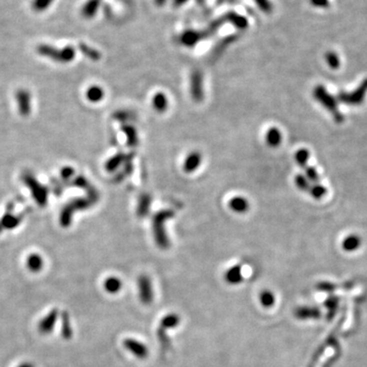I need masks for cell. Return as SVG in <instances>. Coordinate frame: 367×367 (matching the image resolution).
<instances>
[{"label":"cell","instance_id":"obj_1","mask_svg":"<svg viewBox=\"0 0 367 367\" xmlns=\"http://www.w3.org/2000/svg\"><path fill=\"white\" fill-rule=\"evenodd\" d=\"M174 212L172 210H162L157 212L153 218V234H154V240L160 248L166 249L170 246V241L166 236V230H164V222L174 218Z\"/></svg>","mask_w":367,"mask_h":367},{"label":"cell","instance_id":"obj_2","mask_svg":"<svg viewBox=\"0 0 367 367\" xmlns=\"http://www.w3.org/2000/svg\"><path fill=\"white\" fill-rule=\"evenodd\" d=\"M313 97L316 98V100L320 102L328 112H330V114L334 116V120L338 124H342L344 122V116L340 112L338 108L336 98L330 95L322 85H318L314 88Z\"/></svg>","mask_w":367,"mask_h":367},{"label":"cell","instance_id":"obj_3","mask_svg":"<svg viewBox=\"0 0 367 367\" xmlns=\"http://www.w3.org/2000/svg\"><path fill=\"white\" fill-rule=\"evenodd\" d=\"M366 94H367V78H365V80L360 84V86L357 87L353 92H340L338 95V99L344 104H347V106H356L364 101Z\"/></svg>","mask_w":367,"mask_h":367},{"label":"cell","instance_id":"obj_4","mask_svg":"<svg viewBox=\"0 0 367 367\" xmlns=\"http://www.w3.org/2000/svg\"><path fill=\"white\" fill-rule=\"evenodd\" d=\"M139 297L144 305H149L153 301V290L150 278L146 276H141L138 280Z\"/></svg>","mask_w":367,"mask_h":367},{"label":"cell","instance_id":"obj_5","mask_svg":"<svg viewBox=\"0 0 367 367\" xmlns=\"http://www.w3.org/2000/svg\"><path fill=\"white\" fill-rule=\"evenodd\" d=\"M191 95L194 101L201 102L204 97L203 91V76L201 72L195 70L191 76Z\"/></svg>","mask_w":367,"mask_h":367},{"label":"cell","instance_id":"obj_6","mask_svg":"<svg viewBox=\"0 0 367 367\" xmlns=\"http://www.w3.org/2000/svg\"><path fill=\"white\" fill-rule=\"evenodd\" d=\"M124 346L128 352H130L138 358L143 359V358L147 357V355H148L147 347L144 344H142L141 342H138V340H136L126 338L124 340Z\"/></svg>","mask_w":367,"mask_h":367},{"label":"cell","instance_id":"obj_7","mask_svg":"<svg viewBox=\"0 0 367 367\" xmlns=\"http://www.w3.org/2000/svg\"><path fill=\"white\" fill-rule=\"evenodd\" d=\"M295 316L301 320H320L322 316L320 309L316 307L310 306H302L298 307L295 312Z\"/></svg>","mask_w":367,"mask_h":367},{"label":"cell","instance_id":"obj_8","mask_svg":"<svg viewBox=\"0 0 367 367\" xmlns=\"http://www.w3.org/2000/svg\"><path fill=\"white\" fill-rule=\"evenodd\" d=\"M58 310L54 309L51 312H49L47 316L39 322L38 324V330L41 334H46L48 332H50L52 330H54V326L56 322L58 320Z\"/></svg>","mask_w":367,"mask_h":367},{"label":"cell","instance_id":"obj_9","mask_svg":"<svg viewBox=\"0 0 367 367\" xmlns=\"http://www.w3.org/2000/svg\"><path fill=\"white\" fill-rule=\"evenodd\" d=\"M201 164V154L199 152L190 153L184 164V170L188 174L195 172Z\"/></svg>","mask_w":367,"mask_h":367},{"label":"cell","instance_id":"obj_10","mask_svg":"<svg viewBox=\"0 0 367 367\" xmlns=\"http://www.w3.org/2000/svg\"><path fill=\"white\" fill-rule=\"evenodd\" d=\"M228 205L232 210L237 214H245L249 209V202L243 197H234L230 199Z\"/></svg>","mask_w":367,"mask_h":367},{"label":"cell","instance_id":"obj_11","mask_svg":"<svg viewBox=\"0 0 367 367\" xmlns=\"http://www.w3.org/2000/svg\"><path fill=\"white\" fill-rule=\"evenodd\" d=\"M224 280H226V282H228L230 284H236L241 282L243 280L242 268L240 266H234L230 268L226 272Z\"/></svg>","mask_w":367,"mask_h":367},{"label":"cell","instance_id":"obj_12","mask_svg":"<svg viewBox=\"0 0 367 367\" xmlns=\"http://www.w3.org/2000/svg\"><path fill=\"white\" fill-rule=\"evenodd\" d=\"M361 246V239L357 234H349L347 238L344 239L342 242V248L346 252H353L356 251Z\"/></svg>","mask_w":367,"mask_h":367},{"label":"cell","instance_id":"obj_13","mask_svg":"<svg viewBox=\"0 0 367 367\" xmlns=\"http://www.w3.org/2000/svg\"><path fill=\"white\" fill-rule=\"evenodd\" d=\"M150 206H151V197L148 194L141 195L137 207V216L140 218L146 216L149 214Z\"/></svg>","mask_w":367,"mask_h":367},{"label":"cell","instance_id":"obj_14","mask_svg":"<svg viewBox=\"0 0 367 367\" xmlns=\"http://www.w3.org/2000/svg\"><path fill=\"white\" fill-rule=\"evenodd\" d=\"M152 104L153 108L156 112H164L168 110V101L166 96L164 93H157L154 95L153 99H152Z\"/></svg>","mask_w":367,"mask_h":367},{"label":"cell","instance_id":"obj_15","mask_svg":"<svg viewBox=\"0 0 367 367\" xmlns=\"http://www.w3.org/2000/svg\"><path fill=\"white\" fill-rule=\"evenodd\" d=\"M122 132L126 134V141H128V145L130 147H136L138 144V136H137V132L136 128L130 126V124H122Z\"/></svg>","mask_w":367,"mask_h":367},{"label":"cell","instance_id":"obj_16","mask_svg":"<svg viewBox=\"0 0 367 367\" xmlns=\"http://www.w3.org/2000/svg\"><path fill=\"white\" fill-rule=\"evenodd\" d=\"M266 143L272 147V148H276L278 147L280 143H282V133L280 132V130L278 128H270L268 133H266Z\"/></svg>","mask_w":367,"mask_h":367},{"label":"cell","instance_id":"obj_17","mask_svg":"<svg viewBox=\"0 0 367 367\" xmlns=\"http://www.w3.org/2000/svg\"><path fill=\"white\" fill-rule=\"evenodd\" d=\"M338 302L340 299L336 296H330L326 302H324V306L328 309V320H332V318L336 316L338 307Z\"/></svg>","mask_w":367,"mask_h":367},{"label":"cell","instance_id":"obj_18","mask_svg":"<svg viewBox=\"0 0 367 367\" xmlns=\"http://www.w3.org/2000/svg\"><path fill=\"white\" fill-rule=\"evenodd\" d=\"M104 289L112 294L118 293L122 289V282L118 278L110 276L104 282Z\"/></svg>","mask_w":367,"mask_h":367},{"label":"cell","instance_id":"obj_19","mask_svg":"<svg viewBox=\"0 0 367 367\" xmlns=\"http://www.w3.org/2000/svg\"><path fill=\"white\" fill-rule=\"evenodd\" d=\"M27 266H28V268L31 272H38L43 268V259H42L41 256H39L37 254H33V255L29 256L28 262H27Z\"/></svg>","mask_w":367,"mask_h":367},{"label":"cell","instance_id":"obj_20","mask_svg":"<svg viewBox=\"0 0 367 367\" xmlns=\"http://www.w3.org/2000/svg\"><path fill=\"white\" fill-rule=\"evenodd\" d=\"M126 156L124 153H118L116 155H114L112 158H110L108 164H106V170L108 172H114L122 164H124L126 162Z\"/></svg>","mask_w":367,"mask_h":367},{"label":"cell","instance_id":"obj_21","mask_svg":"<svg viewBox=\"0 0 367 367\" xmlns=\"http://www.w3.org/2000/svg\"><path fill=\"white\" fill-rule=\"evenodd\" d=\"M87 98L91 102H99L102 100L104 96V92L102 88L99 86H92L87 90Z\"/></svg>","mask_w":367,"mask_h":367},{"label":"cell","instance_id":"obj_22","mask_svg":"<svg viewBox=\"0 0 367 367\" xmlns=\"http://www.w3.org/2000/svg\"><path fill=\"white\" fill-rule=\"evenodd\" d=\"M180 322V318L176 316V314H168V316H164L160 322V328L162 330H166V328H176Z\"/></svg>","mask_w":367,"mask_h":367},{"label":"cell","instance_id":"obj_23","mask_svg":"<svg viewBox=\"0 0 367 367\" xmlns=\"http://www.w3.org/2000/svg\"><path fill=\"white\" fill-rule=\"evenodd\" d=\"M308 192L312 198L318 200V199H322L326 194L328 191L324 186L320 185V184L318 182V184H313V185H311Z\"/></svg>","mask_w":367,"mask_h":367},{"label":"cell","instance_id":"obj_24","mask_svg":"<svg viewBox=\"0 0 367 367\" xmlns=\"http://www.w3.org/2000/svg\"><path fill=\"white\" fill-rule=\"evenodd\" d=\"M259 300H260V303L261 305L266 307V308H268V307H272L274 306V302H276V298H274V295L270 292V291H262L260 293V296H259Z\"/></svg>","mask_w":367,"mask_h":367},{"label":"cell","instance_id":"obj_25","mask_svg":"<svg viewBox=\"0 0 367 367\" xmlns=\"http://www.w3.org/2000/svg\"><path fill=\"white\" fill-rule=\"evenodd\" d=\"M309 157H310V153L307 149H300L296 152V155H295V160L297 162V164H299V166L305 168H306V164L309 160Z\"/></svg>","mask_w":367,"mask_h":367},{"label":"cell","instance_id":"obj_26","mask_svg":"<svg viewBox=\"0 0 367 367\" xmlns=\"http://www.w3.org/2000/svg\"><path fill=\"white\" fill-rule=\"evenodd\" d=\"M295 184L298 189L304 192H308L311 186V182L308 180V178L303 174H298L295 178Z\"/></svg>","mask_w":367,"mask_h":367},{"label":"cell","instance_id":"obj_27","mask_svg":"<svg viewBox=\"0 0 367 367\" xmlns=\"http://www.w3.org/2000/svg\"><path fill=\"white\" fill-rule=\"evenodd\" d=\"M326 60L328 64V66L332 70H338L340 68V60H338V54H336V52H332V51H330L328 52V54H326Z\"/></svg>","mask_w":367,"mask_h":367},{"label":"cell","instance_id":"obj_28","mask_svg":"<svg viewBox=\"0 0 367 367\" xmlns=\"http://www.w3.org/2000/svg\"><path fill=\"white\" fill-rule=\"evenodd\" d=\"M305 174H306L305 176L308 178V180L310 182H313V184H318L320 182V174H318L316 168L306 166L305 168Z\"/></svg>","mask_w":367,"mask_h":367},{"label":"cell","instance_id":"obj_29","mask_svg":"<svg viewBox=\"0 0 367 367\" xmlns=\"http://www.w3.org/2000/svg\"><path fill=\"white\" fill-rule=\"evenodd\" d=\"M72 334V330L70 324V320H68V313L64 312L62 314V336L66 338H70Z\"/></svg>","mask_w":367,"mask_h":367},{"label":"cell","instance_id":"obj_30","mask_svg":"<svg viewBox=\"0 0 367 367\" xmlns=\"http://www.w3.org/2000/svg\"><path fill=\"white\" fill-rule=\"evenodd\" d=\"M318 289L320 291H322V292H326V293H332L336 289V284H332V282H320L318 284Z\"/></svg>","mask_w":367,"mask_h":367},{"label":"cell","instance_id":"obj_31","mask_svg":"<svg viewBox=\"0 0 367 367\" xmlns=\"http://www.w3.org/2000/svg\"><path fill=\"white\" fill-rule=\"evenodd\" d=\"M182 40L184 44L191 46V45H193L197 42L198 37H197V34H195V33H188V34H185L182 36Z\"/></svg>","mask_w":367,"mask_h":367},{"label":"cell","instance_id":"obj_32","mask_svg":"<svg viewBox=\"0 0 367 367\" xmlns=\"http://www.w3.org/2000/svg\"><path fill=\"white\" fill-rule=\"evenodd\" d=\"M114 118L120 122H126L130 120H132V114H130V112H116L114 114Z\"/></svg>","mask_w":367,"mask_h":367},{"label":"cell","instance_id":"obj_33","mask_svg":"<svg viewBox=\"0 0 367 367\" xmlns=\"http://www.w3.org/2000/svg\"><path fill=\"white\" fill-rule=\"evenodd\" d=\"M311 2L314 6L318 8H326L328 6V0H311Z\"/></svg>","mask_w":367,"mask_h":367},{"label":"cell","instance_id":"obj_34","mask_svg":"<svg viewBox=\"0 0 367 367\" xmlns=\"http://www.w3.org/2000/svg\"><path fill=\"white\" fill-rule=\"evenodd\" d=\"M18 367H35L33 364H31V363H28V362H26V363H22V364H20Z\"/></svg>","mask_w":367,"mask_h":367}]
</instances>
